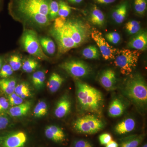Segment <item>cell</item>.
<instances>
[{
    "label": "cell",
    "mask_w": 147,
    "mask_h": 147,
    "mask_svg": "<svg viewBox=\"0 0 147 147\" xmlns=\"http://www.w3.org/2000/svg\"><path fill=\"white\" fill-rule=\"evenodd\" d=\"M9 10L18 19L36 26L46 27L50 24L49 0H11Z\"/></svg>",
    "instance_id": "6da1fadb"
},
{
    "label": "cell",
    "mask_w": 147,
    "mask_h": 147,
    "mask_svg": "<svg viewBox=\"0 0 147 147\" xmlns=\"http://www.w3.org/2000/svg\"><path fill=\"white\" fill-rule=\"evenodd\" d=\"M75 86L77 102L81 111L101 114L104 104V98L101 92L79 80L75 81Z\"/></svg>",
    "instance_id": "7a4b0ae2"
},
{
    "label": "cell",
    "mask_w": 147,
    "mask_h": 147,
    "mask_svg": "<svg viewBox=\"0 0 147 147\" xmlns=\"http://www.w3.org/2000/svg\"><path fill=\"white\" fill-rule=\"evenodd\" d=\"M123 94L139 109L146 107L147 86L144 77L139 74L131 75L125 82Z\"/></svg>",
    "instance_id": "3957f363"
},
{
    "label": "cell",
    "mask_w": 147,
    "mask_h": 147,
    "mask_svg": "<svg viewBox=\"0 0 147 147\" xmlns=\"http://www.w3.org/2000/svg\"><path fill=\"white\" fill-rule=\"evenodd\" d=\"M62 26L77 47L86 43L90 39L92 32L90 26L82 20L63 18Z\"/></svg>",
    "instance_id": "277c9868"
},
{
    "label": "cell",
    "mask_w": 147,
    "mask_h": 147,
    "mask_svg": "<svg viewBox=\"0 0 147 147\" xmlns=\"http://www.w3.org/2000/svg\"><path fill=\"white\" fill-rule=\"evenodd\" d=\"M143 51L123 49L117 50L114 63L123 75H129L136 67L139 57Z\"/></svg>",
    "instance_id": "5b68a950"
},
{
    "label": "cell",
    "mask_w": 147,
    "mask_h": 147,
    "mask_svg": "<svg viewBox=\"0 0 147 147\" xmlns=\"http://www.w3.org/2000/svg\"><path fill=\"white\" fill-rule=\"evenodd\" d=\"M62 18L60 16L56 18L50 31V34L55 39L57 45L58 52L60 54H65L71 49L78 47L62 26Z\"/></svg>",
    "instance_id": "8992f818"
},
{
    "label": "cell",
    "mask_w": 147,
    "mask_h": 147,
    "mask_svg": "<svg viewBox=\"0 0 147 147\" xmlns=\"http://www.w3.org/2000/svg\"><path fill=\"white\" fill-rule=\"evenodd\" d=\"M21 42L24 50L30 55L42 60L49 58L43 52L36 33L31 30L25 31L21 37Z\"/></svg>",
    "instance_id": "52a82bcc"
},
{
    "label": "cell",
    "mask_w": 147,
    "mask_h": 147,
    "mask_svg": "<svg viewBox=\"0 0 147 147\" xmlns=\"http://www.w3.org/2000/svg\"><path fill=\"white\" fill-rule=\"evenodd\" d=\"M105 126L104 123L96 116L86 115L76 120L73 127L79 133L86 134H95L102 130Z\"/></svg>",
    "instance_id": "ba28073f"
},
{
    "label": "cell",
    "mask_w": 147,
    "mask_h": 147,
    "mask_svg": "<svg viewBox=\"0 0 147 147\" xmlns=\"http://www.w3.org/2000/svg\"><path fill=\"white\" fill-rule=\"evenodd\" d=\"M59 66L69 74L76 79L87 77L92 72L90 66L84 61L81 60L66 61Z\"/></svg>",
    "instance_id": "9c48e42d"
},
{
    "label": "cell",
    "mask_w": 147,
    "mask_h": 147,
    "mask_svg": "<svg viewBox=\"0 0 147 147\" xmlns=\"http://www.w3.org/2000/svg\"><path fill=\"white\" fill-rule=\"evenodd\" d=\"M91 36L98 46L102 57L106 60L115 59L117 50L106 41L100 31L96 29L92 30Z\"/></svg>",
    "instance_id": "30bf717a"
},
{
    "label": "cell",
    "mask_w": 147,
    "mask_h": 147,
    "mask_svg": "<svg viewBox=\"0 0 147 147\" xmlns=\"http://www.w3.org/2000/svg\"><path fill=\"white\" fill-rule=\"evenodd\" d=\"M28 142L26 134L17 131L0 137L1 147H25Z\"/></svg>",
    "instance_id": "8fae6325"
},
{
    "label": "cell",
    "mask_w": 147,
    "mask_h": 147,
    "mask_svg": "<svg viewBox=\"0 0 147 147\" xmlns=\"http://www.w3.org/2000/svg\"><path fill=\"white\" fill-rule=\"evenodd\" d=\"M99 83L102 87L107 90H113L117 87V78L115 71L111 69H105L100 74Z\"/></svg>",
    "instance_id": "7c38bea8"
},
{
    "label": "cell",
    "mask_w": 147,
    "mask_h": 147,
    "mask_svg": "<svg viewBox=\"0 0 147 147\" xmlns=\"http://www.w3.org/2000/svg\"><path fill=\"white\" fill-rule=\"evenodd\" d=\"M71 102L67 95L63 96L58 101L55 110V115L57 118L61 119L67 115L71 108Z\"/></svg>",
    "instance_id": "4fadbf2b"
},
{
    "label": "cell",
    "mask_w": 147,
    "mask_h": 147,
    "mask_svg": "<svg viewBox=\"0 0 147 147\" xmlns=\"http://www.w3.org/2000/svg\"><path fill=\"white\" fill-rule=\"evenodd\" d=\"M45 134L47 139L56 143H61L65 139V134L59 127L51 125L45 129Z\"/></svg>",
    "instance_id": "5bb4252c"
},
{
    "label": "cell",
    "mask_w": 147,
    "mask_h": 147,
    "mask_svg": "<svg viewBox=\"0 0 147 147\" xmlns=\"http://www.w3.org/2000/svg\"><path fill=\"white\" fill-rule=\"evenodd\" d=\"M127 46L135 50L144 51L147 47V34L146 32H142L134 37L129 42Z\"/></svg>",
    "instance_id": "9a60e30c"
},
{
    "label": "cell",
    "mask_w": 147,
    "mask_h": 147,
    "mask_svg": "<svg viewBox=\"0 0 147 147\" xmlns=\"http://www.w3.org/2000/svg\"><path fill=\"white\" fill-rule=\"evenodd\" d=\"M136 126L134 119L128 118L119 123L115 127V132L119 135L129 133L133 131Z\"/></svg>",
    "instance_id": "2e32d148"
},
{
    "label": "cell",
    "mask_w": 147,
    "mask_h": 147,
    "mask_svg": "<svg viewBox=\"0 0 147 147\" xmlns=\"http://www.w3.org/2000/svg\"><path fill=\"white\" fill-rule=\"evenodd\" d=\"M125 109L124 104L122 101L119 98H115L111 101L109 105L108 115L112 117H120L123 114Z\"/></svg>",
    "instance_id": "e0dca14e"
},
{
    "label": "cell",
    "mask_w": 147,
    "mask_h": 147,
    "mask_svg": "<svg viewBox=\"0 0 147 147\" xmlns=\"http://www.w3.org/2000/svg\"><path fill=\"white\" fill-rule=\"evenodd\" d=\"M31 105V102L27 101L23 102L20 105L13 106L9 110V115L14 117H18L25 115L30 110Z\"/></svg>",
    "instance_id": "ac0fdd59"
},
{
    "label": "cell",
    "mask_w": 147,
    "mask_h": 147,
    "mask_svg": "<svg viewBox=\"0 0 147 147\" xmlns=\"http://www.w3.org/2000/svg\"><path fill=\"white\" fill-rule=\"evenodd\" d=\"M64 81L59 74L53 72L52 74L47 82V86L48 90L51 92L55 93L59 89Z\"/></svg>",
    "instance_id": "d6986e66"
},
{
    "label": "cell",
    "mask_w": 147,
    "mask_h": 147,
    "mask_svg": "<svg viewBox=\"0 0 147 147\" xmlns=\"http://www.w3.org/2000/svg\"><path fill=\"white\" fill-rule=\"evenodd\" d=\"M40 43L44 53L53 55L56 52V45L54 41L49 37H42L39 38Z\"/></svg>",
    "instance_id": "ffe728a7"
},
{
    "label": "cell",
    "mask_w": 147,
    "mask_h": 147,
    "mask_svg": "<svg viewBox=\"0 0 147 147\" xmlns=\"http://www.w3.org/2000/svg\"><path fill=\"white\" fill-rule=\"evenodd\" d=\"M105 21V16L102 11L95 6L91 14L90 21L92 24L98 26H102Z\"/></svg>",
    "instance_id": "44dd1931"
},
{
    "label": "cell",
    "mask_w": 147,
    "mask_h": 147,
    "mask_svg": "<svg viewBox=\"0 0 147 147\" xmlns=\"http://www.w3.org/2000/svg\"><path fill=\"white\" fill-rule=\"evenodd\" d=\"M127 12V5L126 3H124L113 11L112 18L116 23L119 24H121L125 19Z\"/></svg>",
    "instance_id": "7402d4cb"
},
{
    "label": "cell",
    "mask_w": 147,
    "mask_h": 147,
    "mask_svg": "<svg viewBox=\"0 0 147 147\" xmlns=\"http://www.w3.org/2000/svg\"><path fill=\"white\" fill-rule=\"evenodd\" d=\"M16 86V82L14 79H0V89L6 94L9 95L14 92Z\"/></svg>",
    "instance_id": "603a6c76"
},
{
    "label": "cell",
    "mask_w": 147,
    "mask_h": 147,
    "mask_svg": "<svg viewBox=\"0 0 147 147\" xmlns=\"http://www.w3.org/2000/svg\"><path fill=\"white\" fill-rule=\"evenodd\" d=\"M45 79L46 77L44 71L40 70L33 74L32 76V82L36 89L40 90L44 86Z\"/></svg>",
    "instance_id": "cb8c5ba5"
},
{
    "label": "cell",
    "mask_w": 147,
    "mask_h": 147,
    "mask_svg": "<svg viewBox=\"0 0 147 147\" xmlns=\"http://www.w3.org/2000/svg\"><path fill=\"white\" fill-rule=\"evenodd\" d=\"M144 139L143 134L129 137L122 142L120 147H138Z\"/></svg>",
    "instance_id": "d4e9b609"
},
{
    "label": "cell",
    "mask_w": 147,
    "mask_h": 147,
    "mask_svg": "<svg viewBox=\"0 0 147 147\" xmlns=\"http://www.w3.org/2000/svg\"><path fill=\"white\" fill-rule=\"evenodd\" d=\"M82 55L89 59H97L100 56L98 49L94 45H90L85 48L82 51Z\"/></svg>",
    "instance_id": "484cf974"
},
{
    "label": "cell",
    "mask_w": 147,
    "mask_h": 147,
    "mask_svg": "<svg viewBox=\"0 0 147 147\" xmlns=\"http://www.w3.org/2000/svg\"><path fill=\"white\" fill-rule=\"evenodd\" d=\"M14 92L23 99L28 97L31 95L29 85L24 82L16 86Z\"/></svg>",
    "instance_id": "4316f807"
},
{
    "label": "cell",
    "mask_w": 147,
    "mask_h": 147,
    "mask_svg": "<svg viewBox=\"0 0 147 147\" xmlns=\"http://www.w3.org/2000/svg\"><path fill=\"white\" fill-rule=\"evenodd\" d=\"M48 107L47 103L44 101H39L35 107L34 115L35 117L40 118L47 115Z\"/></svg>",
    "instance_id": "83f0119b"
},
{
    "label": "cell",
    "mask_w": 147,
    "mask_h": 147,
    "mask_svg": "<svg viewBox=\"0 0 147 147\" xmlns=\"http://www.w3.org/2000/svg\"><path fill=\"white\" fill-rule=\"evenodd\" d=\"M38 66V62L36 60L29 58L23 63L22 68L24 72L30 73L35 70Z\"/></svg>",
    "instance_id": "f1b7e54d"
},
{
    "label": "cell",
    "mask_w": 147,
    "mask_h": 147,
    "mask_svg": "<svg viewBox=\"0 0 147 147\" xmlns=\"http://www.w3.org/2000/svg\"><path fill=\"white\" fill-rule=\"evenodd\" d=\"M59 3L54 0H49L48 18L50 21L55 20L58 16Z\"/></svg>",
    "instance_id": "f546056e"
},
{
    "label": "cell",
    "mask_w": 147,
    "mask_h": 147,
    "mask_svg": "<svg viewBox=\"0 0 147 147\" xmlns=\"http://www.w3.org/2000/svg\"><path fill=\"white\" fill-rule=\"evenodd\" d=\"M58 3L59 5L58 16L66 18L71 13V7L62 0H60Z\"/></svg>",
    "instance_id": "4dcf8cb0"
},
{
    "label": "cell",
    "mask_w": 147,
    "mask_h": 147,
    "mask_svg": "<svg viewBox=\"0 0 147 147\" xmlns=\"http://www.w3.org/2000/svg\"><path fill=\"white\" fill-rule=\"evenodd\" d=\"M125 27L127 31L129 34H135L141 28L140 22L137 21H129L125 24Z\"/></svg>",
    "instance_id": "1f68e13d"
},
{
    "label": "cell",
    "mask_w": 147,
    "mask_h": 147,
    "mask_svg": "<svg viewBox=\"0 0 147 147\" xmlns=\"http://www.w3.org/2000/svg\"><path fill=\"white\" fill-rule=\"evenodd\" d=\"M9 65L13 71L19 70L22 66V61L20 56L18 55H13L9 58Z\"/></svg>",
    "instance_id": "d6a6232c"
},
{
    "label": "cell",
    "mask_w": 147,
    "mask_h": 147,
    "mask_svg": "<svg viewBox=\"0 0 147 147\" xmlns=\"http://www.w3.org/2000/svg\"><path fill=\"white\" fill-rule=\"evenodd\" d=\"M134 7L137 13L144 15L147 9L146 0H134Z\"/></svg>",
    "instance_id": "836d02e7"
},
{
    "label": "cell",
    "mask_w": 147,
    "mask_h": 147,
    "mask_svg": "<svg viewBox=\"0 0 147 147\" xmlns=\"http://www.w3.org/2000/svg\"><path fill=\"white\" fill-rule=\"evenodd\" d=\"M8 102L9 105L13 107L23 103V99L14 92L13 93L9 95Z\"/></svg>",
    "instance_id": "e575fe53"
},
{
    "label": "cell",
    "mask_w": 147,
    "mask_h": 147,
    "mask_svg": "<svg viewBox=\"0 0 147 147\" xmlns=\"http://www.w3.org/2000/svg\"><path fill=\"white\" fill-rule=\"evenodd\" d=\"M13 71L9 65H4L0 69V78L1 79L8 78L12 75Z\"/></svg>",
    "instance_id": "d590c367"
},
{
    "label": "cell",
    "mask_w": 147,
    "mask_h": 147,
    "mask_svg": "<svg viewBox=\"0 0 147 147\" xmlns=\"http://www.w3.org/2000/svg\"><path fill=\"white\" fill-rule=\"evenodd\" d=\"M105 37L109 42L114 44H117L121 39L120 35L117 32L108 33L105 35Z\"/></svg>",
    "instance_id": "8d00e7d4"
},
{
    "label": "cell",
    "mask_w": 147,
    "mask_h": 147,
    "mask_svg": "<svg viewBox=\"0 0 147 147\" xmlns=\"http://www.w3.org/2000/svg\"><path fill=\"white\" fill-rule=\"evenodd\" d=\"M72 147H93L91 143L85 139H79L74 142Z\"/></svg>",
    "instance_id": "74e56055"
},
{
    "label": "cell",
    "mask_w": 147,
    "mask_h": 147,
    "mask_svg": "<svg viewBox=\"0 0 147 147\" xmlns=\"http://www.w3.org/2000/svg\"><path fill=\"white\" fill-rule=\"evenodd\" d=\"M99 141L100 144L106 145L112 141V136L109 133H103L99 136Z\"/></svg>",
    "instance_id": "f35d334b"
},
{
    "label": "cell",
    "mask_w": 147,
    "mask_h": 147,
    "mask_svg": "<svg viewBox=\"0 0 147 147\" xmlns=\"http://www.w3.org/2000/svg\"><path fill=\"white\" fill-rule=\"evenodd\" d=\"M9 123V119L8 117L3 113H0V130L6 128Z\"/></svg>",
    "instance_id": "ab89813d"
},
{
    "label": "cell",
    "mask_w": 147,
    "mask_h": 147,
    "mask_svg": "<svg viewBox=\"0 0 147 147\" xmlns=\"http://www.w3.org/2000/svg\"><path fill=\"white\" fill-rule=\"evenodd\" d=\"M8 100L5 97H0V113L6 111L9 107Z\"/></svg>",
    "instance_id": "60d3db41"
},
{
    "label": "cell",
    "mask_w": 147,
    "mask_h": 147,
    "mask_svg": "<svg viewBox=\"0 0 147 147\" xmlns=\"http://www.w3.org/2000/svg\"><path fill=\"white\" fill-rule=\"evenodd\" d=\"M97 3L100 4H108L115 2L116 0H96Z\"/></svg>",
    "instance_id": "b9f144b4"
},
{
    "label": "cell",
    "mask_w": 147,
    "mask_h": 147,
    "mask_svg": "<svg viewBox=\"0 0 147 147\" xmlns=\"http://www.w3.org/2000/svg\"><path fill=\"white\" fill-rule=\"evenodd\" d=\"M105 147H119V144L117 142L112 140L106 145Z\"/></svg>",
    "instance_id": "7bdbcfd3"
},
{
    "label": "cell",
    "mask_w": 147,
    "mask_h": 147,
    "mask_svg": "<svg viewBox=\"0 0 147 147\" xmlns=\"http://www.w3.org/2000/svg\"><path fill=\"white\" fill-rule=\"evenodd\" d=\"M69 2L73 4L80 3L83 0H67Z\"/></svg>",
    "instance_id": "ee69618b"
},
{
    "label": "cell",
    "mask_w": 147,
    "mask_h": 147,
    "mask_svg": "<svg viewBox=\"0 0 147 147\" xmlns=\"http://www.w3.org/2000/svg\"><path fill=\"white\" fill-rule=\"evenodd\" d=\"M2 67V61L1 59L0 58V69Z\"/></svg>",
    "instance_id": "f6af8a7d"
},
{
    "label": "cell",
    "mask_w": 147,
    "mask_h": 147,
    "mask_svg": "<svg viewBox=\"0 0 147 147\" xmlns=\"http://www.w3.org/2000/svg\"><path fill=\"white\" fill-rule=\"evenodd\" d=\"M142 147H147V144H145L144 145V146H143Z\"/></svg>",
    "instance_id": "bcb514c9"
},
{
    "label": "cell",
    "mask_w": 147,
    "mask_h": 147,
    "mask_svg": "<svg viewBox=\"0 0 147 147\" xmlns=\"http://www.w3.org/2000/svg\"><path fill=\"white\" fill-rule=\"evenodd\" d=\"M0 147H1V146H0Z\"/></svg>",
    "instance_id": "7dc6e473"
}]
</instances>
